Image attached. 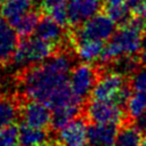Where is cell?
<instances>
[{
	"instance_id": "603a6c76",
	"label": "cell",
	"mask_w": 146,
	"mask_h": 146,
	"mask_svg": "<svg viewBox=\"0 0 146 146\" xmlns=\"http://www.w3.org/2000/svg\"><path fill=\"white\" fill-rule=\"evenodd\" d=\"M129 82H130L131 88L135 91H140V92L146 94V66L135 72L129 78Z\"/></svg>"
},
{
	"instance_id": "ac0fdd59",
	"label": "cell",
	"mask_w": 146,
	"mask_h": 146,
	"mask_svg": "<svg viewBox=\"0 0 146 146\" xmlns=\"http://www.w3.org/2000/svg\"><path fill=\"white\" fill-rule=\"evenodd\" d=\"M141 132L133 122H125L119 128L115 146H139Z\"/></svg>"
},
{
	"instance_id": "9a60e30c",
	"label": "cell",
	"mask_w": 146,
	"mask_h": 146,
	"mask_svg": "<svg viewBox=\"0 0 146 146\" xmlns=\"http://www.w3.org/2000/svg\"><path fill=\"white\" fill-rule=\"evenodd\" d=\"M33 0H5L0 8V15L11 25L33 8Z\"/></svg>"
},
{
	"instance_id": "9c48e42d",
	"label": "cell",
	"mask_w": 146,
	"mask_h": 146,
	"mask_svg": "<svg viewBox=\"0 0 146 146\" xmlns=\"http://www.w3.org/2000/svg\"><path fill=\"white\" fill-rule=\"evenodd\" d=\"M103 8L102 0H68L66 6L68 27L75 29L98 14Z\"/></svg>"
},
{
	"instance_id": "277c9868",
	"label": "cell",
	"mask_w": 146,
	"mask_h": 146,
	"mask_svg": "<svg viewBox=\"0 0 146 146\" xmlns=\"http://www.w3.org/2000/svg\"><path fill=\"white\" fill-rule=\"evenodd\" d=\"M102 70L103 67L96 63L82 62L73 66L68 74V83L73 92L79 98L87 102L102 73Z\"/></svg>"
},
{
	"instance_id": "7402d4cb",
	"label": "cell",
	"mask_w": 146,
	"mask_h": 146,
	"mask_svg": "<svg viewBox=\"0 0 146 146\" xmlns=\"http://www.w3.org/2000/svg\"><path fill=\"white\" fill-rule=\"evenodd\" d=\"M18 140V127L14 123L0 129V146H14Z\"/></svg>"
},
{
	"instance_id": "ffe728a7",
	"label": "cell",
	"mask_w": 146,
	"mask_h": 146,
	"mask_svg": "<svg viewBox=\"0 0 146 146\" xmlns=\"http://www.w3.org/2000/svg\"><path fill=\"white\" fill-rule=\"evenodd\" d=\"M105 14L115 23V24H123L128 18H129V8L125 3L120 2V3H113V5H107L105 8Z\"/></svg>"
},
{
	"instance_id": "5bb4252c",
	"label": "cell",
	"mask_w": 146,
	"mask_h": 146,
	"mask_svg": "<svg viewBox=\"0 0 146 146\" xmlns=\"http://www.w3.org/2000/svg\"><path fill=\"white\" fill-rule=\"evenodd\" d=\"M104 48V41L79 40L73 43V50L76 58L86 63H96Z\"/></svg>"
},
{
	"instance_id": "d4e9b609",
	"label": "cell",
	"mask_w": 146,
	"mask_h": 146,
	"mask_svg": "<svg viewBox=\"0 0 146 146\" xmlns=\"http://www.w3.org/2000/svg\"><path fill=\"white\" fill-rule=\"evenodd\" d=\"M132 14L136 15V16H139V17H141V18H144V19H146V0H145L141 5H139V6L132 11Z\"/></svg>"
},
{
	"instance_id": "1f68e13d",
	"label": "cell",
	"mask_w": 146,
	"mask_h": 146,
	"mask_svg": "<svg viewBox=\"0 0 146 146\" xmlns=\"http://www.w3.org/2000/svg\"><path fill=\"white\" fill-rule=\"evenodd\" d=\"M145 114H146V111H145Z\"/></svg>"
},
{
	"instance_id": "52a82bcc",
	"label": "cell",
	"mask_w": 146,
	"mask_h": 146,
	"mask_svg": "<svg viewBox=\"0 0 146 146\" xmlns=\"http://www.w3.org/2000/svg\"><path fill=\"white\" fill-rule=\"evenodd\" d=\"M19 117H22L23 123L30 127L50 130L51 112L50 108L41 102L23 99L21 104Z\"/></svg>"
},
{
	"instance_id": "5b68a950",
	"label": "cell",
	"mask_w": 146,
	"mask_h": 146,
	"mask_svg": "<svg viewBox=\"0 0 146 146\" xmlns=\"http://www.w3.org/2000/svg\"><path fill=\"white\" fill-rule=\"evenodd\" d=\"M84 116L92 123L123 124L128 121L125 108L110 100H89L86 103Z\"/></svg>"
},
{
	"instance_id": "44dd1931",
	"label": "cell",
	"mask_w": 146,
	"mask_h": 146,
	"mask_svg": "<svg viewBox=\"0 0 146 146\" xmlns=\"http://www.w3.org/2000/svg\"><path fill=\"white\" fill-rule=\"evenodd\" d=\"M42 14L49 16L51 19H54L57 24H59L64 29H68V17H67V9L65 5L55 6L47 10H44Z\"/></svg>"
},
{
	"instance_id": "7a4b0ae2",
	"label": "cell",
	"mask_w": 146,
	"mask_h": 146,
	"mask_svg": "<svg viewBox=\"0 0 146 146\" xmlns=\"http://www.w3.org/2000/svg\"><path fill=\"white\" fill-rule=\"evenodd\" d=\"M57 51H59V48L49 41L38 36H25L18 40L10 63L22 68L31 64L41 63Z\"/></svg>"
},
{
	"instance_id": "e0dca14e",
	"label": "cell",
	"mask_w": 146,
	"mask_h": 146,
	"mask_svg": "<svg viewBox=\"0 0 146 146\" xmlns=\"http://www.w3.org/2000/svg\"><path fill=\"white\" fill-rule=\"evenodd\" d=\"M50 130L30 127L21 122L18 128V141L22 146H36L48 139Z\"/></svg>"
},
{
	"instance_id": "484cf974",
	"label": "cell",
	"mask_w": 146,
	"mask_h": 146,
	"mask_svg": "<svg viewBox=\"0 0 146 146\" xmlns=\"http://www.w3.org/2000/svg\"><path fill=\"white\" fill-rule=\"evenodd\" d=\"M36 146H59V145H58L56 139H49L48 138L47 140H44L43 143H41V144H39Z\"/></svg>"
},
{
	"instance_id": "d6986e66",
	"label": "cell",
	"mask_w": 146,
	"mask_h": 146,
	"mask_svg": "<svg viewBox=\"0 0 146 146\" xmlns=\"http://www.w3.org/2000/svg\"><path fill=\"white\" fill-rule=\"evenodd\" d=\"M124 108L128 121L135 122L146 111V94L140 91H136L135 94H131Z\"/></svg>"
},
{
	"instance_id": "2e32d148",
	"label": "cell",
	"mask_w": 146,
	"mask_h": 146,
	"mask_svg": "<svg viewBox=\"0 0 146 146\" xmlns=\"http://www.w3.org/2000/svg\"><path fill=\"white\" fill-rule=\"evenodd\" d=\"M41 15L42 11L40 9L39 10L31 9L30 11L21 16L17 21H15L11 24V27L16 31L17 35H19L21 38L30 36L32 33L35 32V29L41 19Z\"/></svg>"
},
{
	"instance_id": "d6a6232c",
	"label": "cell",
	"mask_w": 146,
	"mask_h": 146,
	"mask_svg": "<svg viewBox=\"0 0 146 146\" xmlns=\"http://www.w3.org/2000/svg\"><path fill=\"white\" fill-rule=\"evenodd\" d=\"M14 146H16V145H14Z\"/></svg>"
},
{
	"instance_id": "f1b7e54d",
	"label": "cell",
	"mask_w": 146,
	"mask_h": 146,
	"mask_svg": "<svg viewBox=\"0 0 146 146\" xmlns=\"http://www.w3.org/2000/svg\"><path fill=\"white\" fill-rule=\"evenodd\" d=\"M143 48H146V31L143 35Z\"/></svg>"
},
{
	"instance_id": "7c38bea8",
	"label": "cell",
	"mask_w": 146,
	"mask_h": 146,
	"mask_svg": "<svg viewBox=\"0 0 146 146\" xmlns=\"http://www.w3.org/2000/svg\"><path fill=\"white\" fill-rule=\"evenodd\" d=\"M86 110V103L84 104H73L65 107H60L57 110H54V113L51 114V123H50V131H58L63 127H65L67 123L73 121L74 119L84 115Z\"/></svg>"
},
{
	"instance_id": "83f0119b",
	"label": "cell",
	"mask_w": 146,
	"mask_h": 146,
	"mask_svg": "<svg viewBox=\"0 0 146 146\" xmlns=\"http://www.w3.org/2000/svg\"><path fill=\"white\" fill-rule=\"evenodd\" d=\"M139 146H146V133H145V136L141 138V140H140V144H139Z\"/></svg>"
},
{
	"instance_id": "8992f818",
	"label": "cell",
	"mask_w": 146,
	"mask_h": 146,
	"mask_svg": "<svg viewBox=\"0 0 146 146\" xmlns=\"http://www.w3.org/2000/svg\"><path fill=\"white\" fill-rule=\"evenodd\" d=\"M129 78L111 68L102 70V73L91 90L89 100H112L117 91L128 82Z\"/></svg>"
},
{
	"instance_id": "30bf717a",
	"label": "cell",
	"mask_w": 146,
	"mask_h": 146,
	"mask_svg": "<svg viewBox=\"0 0 146 146\" xmlns=\"http://www.w3.org/2000/svg\"><path fill=\"white\" fill-rule=\"evenodd\" d=\"M119 128L115 123H91L88 127V146H114Z\"/></svg>"
},
{
	"instance_id": "8fae6325",
	"label": "cell",
	"mask_w": 146,
	"mask_h": 146,
	"mask_svg": "<svg viewBox=\"0 0 146 146\" xmlns=\"http://www.w3.org/2000/svg\"><path fill=\"white\" fill-rule=\"evenodd\" d=\"M18 40L16 31L3 17H0V64L10 63Z\"/></svg>"
},
{
	"instance_id": "4dcf8cb0",
	"label": "cell",
	"mask_w": 146,
	"mask_h": 146,
	"mask_svg": "<svg viewBox=\"0 0 146 146\" xmlns=\"http://www.w3.org/2000/svg\"><path fill=\"white\" fill-rule=\"evenodd\" d=\"M33 1H34V2H41L42 0H33Z\"/></svg>"
},
{
	"instance_id": "6da1fadb",
	"label": "cell",
	"mask_w": 146,
	"mask_h": 146,
	"mask_svg": "<svg viewBox=\"0 0 146 146\" xmlns=\"http://www.w3.org/2000/svg\"><path fill=\"white\" fill-rule=\"evenodd\" d=\"M74 58L72 49H63L41 63L22 67L14 79L17 95L22 99L46 104L54 90L68 81Z\"/></svg>"
},
{
	"instance_id": "3957f363",
	"label": "cell",
	"mask_w": 146,
	"mask_h": 146,
	"mask_svg": "<svg viewBox=\"0 0 146 146\" xmlns=\"http://www.w3.org/2000/svg\"><path fill=\"white\" fill-rule=\"evenodd\" d=\"M115 32V23L105 14L98 13L75 29H68L72 46L79 40L106 41Z\"/></svg>"
},
{
	"instance_id": "4316f807",
	"label": "cell",
	"mask_w": 146,
	"mask_h": 146,
	"mask_svg": "<svg viewBox=\"0 0 146 146\" xmlns=\"http://www.w3.org/2000/svg\"><path fill=\"white\" fill-rule=\"evenodd\" d=\"M103 2L107 3V5H113V3H120V2H123V0H102Z\"/></svg>"
},
{
	"instance_id": "f546056e",
	"label": "cell",
	"mask_w": 146,
	"mask_h": 146,
	"mask_svg": "<svg viewBox=\"0 0 146 146\" xmlns=\"http://www.w3.org/2000/svg\"><path fill=\"white\" fill-rule=\"evenodd\" d=\"M2 89H3V82H2L1 80H0V96L2 95V91H3Z\"/></svg>"
},
{
	"instance_id": "4fadbf2b",
	"label": "cell",
	"mask_w": 146,
	"mask_h": 146,
	"mask_svg": "<svg viewBox=\"0 0 146 146\" xmlns=\"http://www.w3.org/2000/svg\"><path fill=\"white\" fill-rule=\"evenodd\" d=\"M22 100L18 95L0 96V129L14 123L19 117Z\"/></svg>"
},
{
	"instance_id": "cb8c5ba5",
	"label": "cell",
	"mask_w": 146,
	"mask_h": 146,
	"mask_svg": "<svg viewBox=\"0 0 146 146\" xmlns=\"http://www.w3.org/2000/svg\"><path fill=\"white\" fill-rule=\"evenodd\" d=\"M68 0H42L41 5H40V10L43 13L44 10L55 7V6H60V5H65Z\"/></svg>"
},
{
	"instance_id": "ba28073f",
	"label": "cell",
	"mask_w": 146,
	"mask_h": 146,
	"mask_svg": "<svg viewBox=\"0 0 146 146\" xmlns=\"http://www.w3.org/2000/svg\"><path fill=\"white\" fill-rule=\"evenodd\" d=\"M59 146H88V120L81 115L57 131Z\"/></svg>"
}]
</instances>
